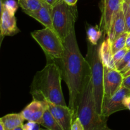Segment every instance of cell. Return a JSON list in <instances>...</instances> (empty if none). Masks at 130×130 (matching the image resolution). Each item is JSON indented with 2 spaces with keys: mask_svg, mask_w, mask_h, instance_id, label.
Instances as JSON below:
<instances>
[{
  "mask_svg": "<svg viewBox=\"0 0 130 130\" xmlns=\"http://www.w3.org/2000/svg\"><path fill=\"white\" fill-rule=\"evenodd\" d=\"M63 46V57L57 64L60 67L62 79L69 88V107L72 111L74 121L76 118L85 78L90 67L86 58L80 52L75 29L66 38Z\"/></svg>",
  "mask_w": 130,
  "mask_h": 130,
  "instance_id": "cell-1",
  "label": "cell"
},
{
  "mask_svg": "<svg viewBox=\"0 0 130 130\" xmlns=\"http://www.w3.org/2000/svg\"><path fill=\"white\" fill-rule=\"evenodd\" d=\"M60 67L54 62H48L45 67L34 76L30 86L33 99L44 100L57 105H66L61 86Z\"/></svg>",
  "mask_w": 130,
  "mask_h": 130,
  "instance_id": "cell-2",
  "label": "cell"
},
{
  "mask_svg": "<svg viewBox=\"0 0 130 130\" xmlns=\"http://www.w3.org/2000/svg\"><path fill=\"white\" fill-rule=\"evenodd\" d=\"M77 118L81 121L85 130H113L108 126L107 118L102 116L96 110L90 68L84 81L76 114Z\"/></svg>",
  "mask_w": 130,
  "mask_h": 130,
  "instance_id": "cell-3",
  "label": "cell"
},
{
  "mask_svg": "<svg viewBox=\"0 0 130 130\" xmlns=\"http://www.w3.org/2000/svg\"><path fill=\"white\" fill-rule=\"evenodd\" d=\"M100 42L97 45H93L88 42L86 59L90 65L91 70L93 94L96 110L102 115V105L104 99V66L99 54Z\"/></svg>",
  "mask_w": 130,
  "mask_h": 130,
  "instance_id": "cell-4",
  "label": "cell"
},
{
  "mask_svg": "<svg viewBox=\"0 0 130 130\" xmlns=\"http://www.w3.org/2000/svg\"><path fill=\"white\" fill-rule=\"evenodd\" d=\"M77 19V8L60 0L52 6V22L56 33L62 41L75 29Z\"/></svg>",
  "mask_w": 130,
  "mask_h": 130,
  "instance_id": "cell-5",
  "label": "cell"
},
{
  "mask_svg": "<svg viewBox=\"0 0 130 130\" xmlns=\"http://www.w3.org/2000/svg\"><path fill=\"white\" fill-rule=\"evenodd\" d=\"M30 34L44 52L47 61L59 63L63 57L64 46L58 34L47 27L34 30Z\"/></svg>",
  "mask_w": 130,
  "mask_h": 130,
  "instance_id": "cell-6",
  "label": "cell"
},
{
  "mask_svg": "<svg viewBox=\"0 0 130 130\" xmlns=\"http://www.w3.org/2000/svg\"><path fill=\"white\" fill-rule=\"evenodd\" d=\"M123 3L124 0H101L100 1L101 18L99 27L104 32V36H107L112 20L123 7Z\"/></svg>",
  "mask_w": 130,
  "mask_h": 130,
  "instance_id": "cell-7",
  "label": "cell"
},
{
  "mask_svg": "<svg viewBox=\"0 0 130 130\" xmlns=\"http://www.w3.org/2000/svg\"><path fill=\"white\" fill-rule=\"evenodd\" d=\"M128 96H130V90L122 86L112 96L104 99L102 105V115L108 118L114 113L126 110L124 101Z\"/></svg>",
  "mask_w": 130,
  "mask_h": 130,
  "instance_id": "cell-8",
  "label": "cell"
},
{
  "mask_svg": "<svg viewBox=\"0 0 130 130\" xmlns=\"http://www.w3.org/2000/svg\"><path fill=\"white\" fill-rule=\"evenodd\" d=\"M123 78V74L116 69L104 67V99L112 96L122 87Z\"/></svg>",
  "mask_w": 130,
  "mask_h": 130,
  "instance_id": "cell-9",
  "label": "cell"
},
{
  "mask_svg": "<svg viewBox=\"0 0 130 130\" xmlns=\"http://www.w3.org/2000/svg\"><path fill=\"white\" fill-rule=\"evenodd\" d=\"M1 41L5 36H13L20 32L17 25L15 13L7 9L1 1V20H0Z\"/></svg>",
  "mask_w": 130,
  "mask_h": 130,
  "instance_id": "cell-10",
  "label": "cell"
},
{
  "mask_svg": "<svg viewBox=\"0 0 130 130\" xmlns=\"http://www.w3.org/2000/svg\"><path fill=\"white\" fill-rule=\"evenodd\" d=\"M48 109L63 130H71L73 118L71 109L67 105H57L46 102Z\"/></svg>",
  "mask_w": 130,
  "mask_h": 130,
  "instance_id": "cell-11",
  "label": "cell"
},
{
  "mask_svg": "<svg viewBox=\"0 0 130 130\" xmlns=\"http://www.w3.org/2000/svg\"><path fill=\"white\" fill-rule=\"evenodd\" d=\"M47 108L48 105L46 101L33 99L20 113L25 120L35 122L40 124L43 114Z\"/></svg>",
  "mask_w": 130,
  "mask_h": 130,
  "instance_id": "cell-12",
  "label": "cell"
},
{
  "mask_svg": "<svg viewBox=\"0 0 130 130\" xmlns=\"http://www.w3.org/2000/svg\"><path fill=\"white\" fill-rule=\"evenodd\" d=\"M25 13L38 20L45 27L55 32L52 22V6L47 3L43 1V5L40 9L35 11H27Z\"/></svg>",
  "mask_w": 130,
  "mask_h": 130,
  "instance_id": "cell-13",
  "label": "cell"
},
{
  "mask_svg": "<svg viewBox=\"0 0 130 130\" xmlns=\"http://www.w3.org/2000/svg\"><path fill=\"white\" fill-rule=\"evenodd\" d=\"M125 32V17L123 7L119 10L112 20L107 36L112 42Z\"/></svg>",
  "mask_w": 130,
  "mask_h": 130,
  "instance_id": "cell-14",
  "label": "cell"
},
{
  "mask_svg": "<svg viewBox=\"0 0 130 130\" xmlns=\"http://www.w3.org/2000/svg\"><path fill=\"white\" fill-rule=\"evenodd\" d=\"M112 43L108 37H104L100 42L99 54L100 59L104 67L110 69H116L113 60V53L112 50Z\"/></svg>",
  "mask_w": 130,
  "mask_h": 130,
  "instance_id": "cell-15",
  "label": "cell"
},
{
  "mask_svg": "<svg viewBox=\"0 0 130 130\" xmlns=\"http://www.w3.org/2000/svg\"><path fill=\"white\" fill-rule=\"evenodd\" d=\"M25 119L21 113L9 114L0 119V123L3 125L5 130H13L18 127L22 126Z\"/></svg>",
  "mask_w": 130,
  "mask_h": 130,
  "instance_id": "cell-16",
  "label": "cell"
},
{
  "mask_svg": "<svg viewBox=\"0 0 130 130\" xmlns=\"http://www.w3.org/2000/svg\"><path fill=\"white\" fill-rule=\"evenodd\" d=\"M40 124L50 130H63L48 108L43 114Z\"/></svg>",
  "mask_w": 130,
  "mask_h": 130,
  "instance_id": "cell-17",
  "label": "cell"
},
{
  "mask_svg": "<svg viewBox=\"0 0 130 130\" xmlns=\"http://www.w3.org/2000/svg\"><path fill=\"white\" fill-rule=\"evenodd\" d=\"M104 36V32L99 26H91L88 29L87 38L88 42L93 45L99 44L101 41L102 37Z\"/></svg>",
  "mask_w": 130,
  "mask_h": 130,
  "instance_id": "cell-18",
  "label": "cell"
},
{
  "mask_svg": "<svg viewBox=\"0 0 130 130\" xmlns=\"http://www.w3.org/2000/svg\"><path fill=\"white\" fill-rule=\"evenodd\" d=\"M18 1L24 13L37 11L43 5V0H19Z\"/></svg>",
  "mask_w": 130,
  "mask_h": 130,
  "instance_id": "cell-19",
  "label": "cell"
},
{
  "mask_svg": "<svg viewBox=\"0 0 130 130\" xmlns=\"http://www.w3.org/2000/svg\"><path fill=\"white\" fill-rule=\"evenodd\" d=\"M128 33L124 32L123 34L119 35L117 38H116L112 42V50L113 54L116 53L118 51L126 48V38L128 36Z\"/></svg>",
  "mask_w": 130,
  "mask_h": 130,
  "instance_id": "cell-20",
  "label": "cell"
},
{
  "mask_svg": "<svg viewBox=\"0 0 130 130\" xmlns=\"http://www.w3.org/2000/svg\"><path fill=\"white\" fill-rule=\"evenodd\" d=\"M123 8L125 17V32L130 33V8L128 3L124 0L123 5Z\"/></svg>",
  "mask_w": 130,
  "mask_h": 130,
  "instance_id": "cell-21",
  "label": "cell"
},
{
  "mask_svg": "<svg viewBox=\"0 0 130 130\" xmlns=\"http://www.w3.org/2000/svg\"><path fill=\"white\" fill-rule=\"evenodd\" d=\"M130 62V50H128L127 53H126V55H124V57H123V59L121 60L120 62L118 64V66L116 67V69L118 70L119 72H121L124 68L127 66V65Z\"/></svg>",
  "mask_w": 130,
  "mask_h": 130,
  "instance_id": "cell-22",
  "label": "cell"
},
{
  "mask_svg": "<svg viewBox=\"0 0 130 130\" xmlns=\"http://www.w3.org/2000/svg\"><path fill=\"white\" fill-rule=\"evenodd\" d=\"M128 50L126 48H124L123 49L121 50L118 51V52H117L116 53H115L113 55V60H114L115 67H116L118 63L121 61V60L124 57V55L127 53Z\"/></svg>",
  "mask_w": 130,
  "mask_h": 130,
  "instance_id": "cell-23",
  "label": "cell"
},
{
  "mask_svg": "<svg viewBox=\"0 0 130 130\" xmlns=\"http://www.w3.org/2000/svg\"><path fill=\"white\" fill-rule=\"evenodd\" d=\"M40 125L39 123L32 121H28L22 126L24 130H40Z\"/></svg>",
  "mask_w": 130,
  "mask_h": 130,
  "instance_id": "cell-24",
  "label": "cell"
},
{
  "mask_svg": "<svg viewBox=\"0 0 130 130\" xmlns=\"http://www.w3.org/2000/svg\"><path fill=\"white\" fill-rule=\"evenodd\" d=\"M71 130H85L83 125L81 123V121L78 118H76L72 121V126H71Z\"/></svg>",
  "mask_w": 130,
  "mask_h": 130,
  "instance_id": "cell-25",
  "label": "cell"
},
{
  "mask_svg": "<svg viewBox=\"0 0 130 130\" xmlns=\"http://www.w3.org/2000/svg\"><path fill=\"white\" fill-rule=\"evenodd\" d=\"M122 86H124L130 90V75L123 78Z\"/></svg>",
  "mask_w": 130,
  "mask_h": 130,
  "instance_id": "cell-26",
  "label": "cell"
},
{
  "mask_svg": "<svg viewBox=\"0 0 130 130\" xmlns=\"http://www.w3.org/2000/svg\"><path fill=\"white\" fill-rule=\"evenodd\" d=\"M124 104L125 107H126V109L130 110V96H127V97L124 99Z\"/></svg>",
  "mask_w": 130,
  "mask_h": 130,
  "instance_id": "cell-27",
  "label": "cell"
},
{
  "mask_svg": "<svg viewBox=\"0 0 130 130\" xmlns=\"http://www.w3.org/2000/svg\"><path fill=\"white\" fill-rule=\"evenodd\" d=\"M44 2L47 3L48 4H49L50 5H51L52 6H53V5H55L57 3H58L60 0H43Z\"/></svg>",
  "mask_w": 130,
  "mask_h": 130,
  "instance_id": "cell-28",
  "label": "cell"
},
{
  "mask_svg": "<svg viewBox=\"0 0 130 130\" xmlns=\"http://www.w3.org/2000/svg\"><path fill=\"white\" fill-rule=\"evenodd\" d=\"M63 1L71 6H75L77 2V0H63Z\"/></svg>",
  "mask_w": 130,
  "mask_h": 130,
  "instance_id": "cell-29",
  "label": "cell"
},
{
  "mask_svg": "<svg viewBox=\"0 0 130 130\" xmlns=\"http://www.w3.org/2000/svg\"><path fill=\"white\" fill-rule=\"evenodd\" d=\"M126 48L130 50V33H128L126 41Z\"/></svg>",
  "mask_w": 130,
  "mask_h": 130,
  "instance_id": "cell-30",
  "label": "cell"
},
{
  "mask_svg": "<svg viewBox=\"0 0 130 130\" xmlns=\"http://www.w3.org/2000/svg\"><path fill=\"white\" fill-rule=\"evenodd\" d=\"M129 75H130V69L128 71H127V72H126V73L123 74V77H126V76H129Z\"/></svg>",
  "mask_w": 130,
  "mask_h": 130,
  "instance_id": "cell-31",
  "label": "cell"
},
{
  "mask_svg": "<svg viewBox=\"0 0 130 130\" xmlns=\"http://www.w3.org/2000/svg\"><path fill=\"white\" fill-rule=\"evenodd\" d=\"M13 130H24V129H23L22 126H20V127H18V128H15V129H14Z\"/></svg>",
  "mask_w": 130,
  "mask_h": 130,
  "instance_id": "cell-32",
  "label": "cell"
},
{
  "mask_svg": "<svg viewBox=\"0 0 130 130\" xmlns=\"http://www.w3.org/2000/svg\"><path fill=\"white\" fill-rule=\"evenodd\" d=\"M0 130H5L3 126V125L1 124V123H0Z\"/></svg>",
  "mask_w": 130,
  "mask_h": 130,
  "instance_id": "cell-33",
  "label": "cell"
},
{
  "mask_svg": "<svg viewBox=\"0 0 130 130\" xmlns=\"http://www.w3.org/2000/svg\"><path fill=\"white\" fill-rule=\"evenodd\" d=\"M124 1H126L128 4V6H129V8H130V0H124Z\"/></svg>",
  "mask_w": 130,
  "mask_h": 130,
  "instance_id": "cell-34",
  "label": "cell"
},
{
  "mask_svg": "<svg viewBox=\"0 0 130 130\" xmlns=\"http://www.w3.org/2000/svg\"><path fill=\"white\" fill-rule=\"evenodd\" d=\"M40 130H50V129H47V128H41Z\"/></svg>",
  "mask_w": 130,
  "mask_h": 130,
  "instance_id": "cell-35",
  "label": "cell"
}]
</instances>
